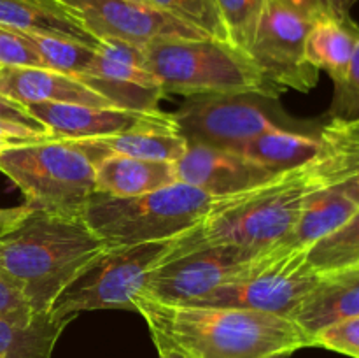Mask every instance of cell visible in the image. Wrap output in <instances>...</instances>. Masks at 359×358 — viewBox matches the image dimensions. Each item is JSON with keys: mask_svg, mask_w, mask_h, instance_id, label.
I'll return each mask as SVG.
<instances>
[{"mask_svg": "<svg viewBox=\"0 0 359 358\" xmlns=\"http://www.w3.org/2000/svg\"><path fill=\"white\" fill-rule=\"evenodd\" d=\"M133 309L146 319L156 346L177 347L191 358H269L311 346L293 319L272 312L170 304L142 291Z\"/></svg>", "mask_w": 359, "mask_h": 358, "instance_id": "obj_1", "label": "cell"}, {"mask_svg": "<svg viewBox=\"0 0 359 358\" xmlns=\"http://www.w3.org/2000/svg\"><path fill=\"white\" fill-rule=\"evenodd\" d=\"M105 248L84 218L32 211L0 230V274L23 293L35 314L44 316L60 291Z\"/></svg>", "mask_w": 359, "mask_h": 358, "instance_id": "obj_2", "label": "cell"}, {"mask_svg": "<svg viewBox=\"0 0 359 358\" xmlns=\"http://www.w3.org/2000/svg\"><path fill=\"white\" fill-rule=\"evenodd\" d=\"M318 186L321 185L312 172L311 161L284 172L269 185L242 193L191 230L172 239L170 249L161 263L207 246L276 248L291 234L305 199Z\"/></svg>", "mask_w": 359, "mask_h": 358, "instance_id": "obj_3", "label": "cell"}, {"mask_svg": "<svg viewBox=\"0 0 359 358\" xmlns=\"http://www.w3.org/2000/svg\"><path fill=\"white\" fill-rule=\"evenodd\" d=\"M237 197H217L177 181L156 192L126 199L93 193L83 218L105 246L170 241Z\"/></svg>", "mask_w": 359, "mask_h": 358, "instance_id": "obj_4", "label": "cell"}, {"mask_svg": "<svg viewBox=\"0 0 359 358\" xmlns=\"http://www.w3.org/2000/svg\"><path fill=\"white\" fill-rule=\"evenodd\" d=\"M147 70L160 81L163 95L216 97L263 95L279 97L251 56L226 41L158 39L144 46Z\"/></svg>", "mask_w": 359, "mask_h": 358, "instance_id": "obj_5", "label": "cell"}, {"mask_svg": "<svg viewBox=\"0 0 359 358\" xmlns=\"http://www.w3.org/2000/svg\"><path fill=\"white\" fill-rule=\"evenodd\" d=\"M0 172L23 192L34 211L83 218L93 193L95 164L69 139L13 144L0 151Z\"/></svg>", "mask_w": 359, "mask_h": 358, "instance_id": "obj_6", "label": "cell"}, {"mask_svg": "<svg viewBox=\"0 0 359 358\" xmlns=\"http://www.w3.org/2000/svg\"><path fill=\"white\" fill-rule=\"evenodd\" d=\"M170 241L107 246L88 262L60 291L49 309L55 319L98 309H133V298L144 290L147 274L160 265Z\"/></svg>", "mask_w": 359, "mask_h": 358, "instance_id": "obj_7", "label": "cell"}, {"mask_svg": "<svg viewBox=\"0 0 359 358\" xmlns=\"http://www.w3.org/2000/svg\"><path fill=\"white\" fill-rule=\"evenodd\" d=\"M280 255H286V251L277 246L270 249L231 244L198 248L154 267L147 274L142 293L161 302L182 304L242 279Z\"/></svg>", "mask_w": 359, "mask_h": 358, "instance_id": "obj_8", "label": "cell"}, {"mask_svg": "<svg viewBox=\"0 0 359 358\" xmlns=\"http://www.w3.org/2000/svg\"><path fill=\"white\" fill-rule=\"evenodd\" d=\"M307 251L297 249L277 256L256 272L182 304L251 309L293 318L302 300L321 279V274L309 263Z\"/></svg>", "mask_w": 359, "mask_h": 358, "instance_id": "obj_9", "label": "cell"}, {"mask_svg": "<svg viewBox=\"0 0 359 358\" xmlns=\"http://www.w3.org/2000/svg\"><path fill=\"white\" fill-rule=\"evenodd\" d=\"M312 23L276 0L265 2L248 55L279 93L287 88L309 91L318 84L319 70L305 60Z\"/></svg>", "mask_w": 359, "mask_h": 358, "instance_id": "obj_10", "label": "cell"}, {"mask_svg": "<svg viewBox=\"0 0 359 358\" xmlns=\"http://www.w3.org/2000/svg\"><path fill=\"white\" fill-rule=\"evenodd\" d=\"M177 130L188 142L238 151L259 133L280 126L248 95L193 97L174 114Z\"/></svg>", "mask_w": 359, "mask_h": 358, "instance_id": "obj_11", "label": "cell"}, {"mask_svg": "<svg viewBox=\"0 0 359 358\" xmlns=\"http://www.w3.org/2000/svg\"><path fill=\"white\" fill-rule=\"evenodd\" d=\"M98 41H123L144 48L158 39H203L202 32L170 14L135 0H58Z\"/></svg>", "mask_w": 359, "mask_h": 358, "instance_id": "obj_12", "label": "cell"}, {"mask_svg": "<svg viewBox=\"0 0 359 358\" xmlns=\"http://www.w3.org/2000/svg\"><path fill=\"white\" fill-rule=\"evenodd\" d=\"M25 107L39 123H42L53 139H93V137L118 135V133L147 128L179 132L174 114L163 111L144 112L119 107L53 104V102H39Z\"/></svg>", "mask_w": 359, "mask_h": 358, "instance_id": "obj_13", "label": "cell"}, {"mask_svg": "<svg viewBox=\"0 0 359 358\" xmlns=\"http://www.w3.org/2000/svg\"><path fill=\"white\" fill-rule=\"evenodd\" d=\"M175 171L181 183L217 197L252 192L280 175L238 151L198 142H188L184 157L175 161Z\"/></svg>", "mask_w": 359, "mask_h": 358, "instance_id": "obj_14", "label": "cell"}, {"mask_svg": "<svg viewBox=\"0 0 359 358\" xmlns=\"http://www.w3.org/2000/svg\"><path fill=\"white\" fill-rule=\"evenodd\" d=\"M0 95L21 105L53 102L114 107L77 76L41 67H0Z\"/></svg>", "mask_w": 359, "mask_h": 358, "instance_id": "obj_15", "label": "cell"}, {"mask_svg": "<svg viewBox=\"0 0 359 358\" xmlns=\"http://www.w3.org/2000/svg\"><path fill=\"white\" fill-rule=\"evenodd\" d=\"M318 137L321 150L311 161L316 179L359 207V118H332Z\"/></svg>", "mask_w": 359, "mask_h": 358, "instance_id": "obj_16", "label": "cell"}, {"mask_svg": "<svg viewBox=\"0 0 359 358\" xmlns=\"http://www.w3.org/2000/svg\"><path fill=\"white\" fill-rule=\"evenodd\" d=\"M354 316H359V267H347L321 274L291 319L307 333L312 346L316 333Z\"/></svg>", "mask_w": 359, "mask_h": 358, "instance_id": "obj_17", "label": "cell"}, {"mask_svg": "<svg viewBox=\"0 0 359 358\" xmlns=\"http://www.w3.org/2000/svg\"><path fill=\"white\" fill-rule=\"evenodd\" d=\"M177 181L175 161L140 160L112 154L95 165L97 193L119 199L156 192Z\"/></svg>", "mask_w": 359, "mask_h": 358, "instance_id": "obj_18", "label": "cell"}, {"mask_svg": "<svg viewBox=\"0 0 359 358\" xmlns=\"http://www.w3.org/2000/svg\"><path fill=\"white\" fill-rule=\"evenodd\" d=\"M0 25L18 32L70 39L95 49L100 46L58 0H0Z\"/></svg>", "mask_w": 359, "mask_h": 358, "instance_id": "obj_19", "label": "cell"}, {"mask_svg": "<svg viewBox=\"0 0 359 358\" xmlns=\"http://www.w3.org/2000/svg\"><path fill=\"white\" fill-rule=\"evenodd\" d=\"M69 140H74L95 165L112 154L140 158V160L177 161L188 150V140L181 133L163 128L133 130L118 135Z\"/></svg>", "mask_w": 359, "mask_h": 358, "instance_id": "obj_20", "label": "cell"}, {"mask_svg": "<svg viewBox=\"0 0 359 358\" xmlns=\"http://www.w3.org/2000/svg\"><path fill=\"white\" fill-rule=\"evenodd\" d=\"M358 28L349 14H326L316 20L309 30L305 60L314 69L325 70L335 83V90L346 81Z\"/></svg>", "mask_w": 359, "mask_h": 358, "instance_id": "obj_21", "label": "cell"}, {"mask_svg": "<svg viewBox=\"0 0 359 358\" xmlns=\"http://www.w3.org/2000/svg\"><path fill=\"white\" fill-rule=\"evenodd\" d=\"M356 211V204L339 190L318 186L305 199L300 218L291 234L277 248L286 253L309 249L323 237L342 227Z\"/></svg>", "mask_w": 359, "mask_h": 358, "instance_id": "obj_22", "label": "cell"}, {"mask_svg": "<svg viewBox=\"0 0 359 358\" xmlns=\"http://www.w3.org/2000/svg\"><path fill=\"white\" fill-rule=\"evenodd\" d=\"M319 150H321L319 137L305 135L277 126L252 137L238 150V153L270 171L283 174L307 165L318 157Z\"/></svg>", "mask_w": 359, "mask_h": 358, "instance_id": "obj_23", "label": "cell"}, {"mask_svg": "<svg viewBox=\"0 0 359 358\" xmlns=\"http://www.w3.org/2000/svg\"><path fill=\"white\" fill-rule=\"evenodd\" d=\"M76 316H39L28 325L0 319V358H51L60 336Z\"/></svg>", "mask_w": 359, "mask_h": 358, "instance_id": "obj_24", "label": "cell"}, {"mask_svg": "<svg viewBox=\"0 0 359 358\" xmlns=\"http://www.w3.org/2000/svg\"><path fill=\"white\" fill-rule=\"evenodd\" d=\"M307 260L319 274L356 265L359 262V207L342 227L309 248Z\"/></svg>", "mask_w": 359, "mask_h": 358, "instance_id": "obj_25", "label": "cell"}, {"mask_svg": "<svg viewBox=\"0 0 359 358\" xmlns=\"http://www.w3.org/2000/svg\"><path fill=\"white\" fill-rule=\"evenodd\" d=\"M34 46L35 53L41 58L42 67L55 72L69 74V76H83L93 63L97 49L83 42L70 39L55 37V35L30 34L21 32Z\"/></svg>", "mask_w": 359, "mask_h": 358, "instance_id": "obj_26", "label": "cell"}, {"mask_svg": "<svg viewBox=\"0 0 359 358\" xmlns=\"http://www.w3.org/2000/svg\"><path fill=\"white\" fill-rule=\"evenodd\" d=\"M146 2L191 28H196L207 37L230 42L216 0H146Z\"/></svg>", "mask_w": 359, "mask_h": 358, "instance_id": "obj_27", "label": "cell"}, {"mask_svg": "<svg viewBox=\"0 0 359 358\" xmlns=\"http://www.w3.org/2000/svg\"><path fill=\"white\" fill-rule=\"evenodd\" d=\"M266 0H216L228 41L248 53Z\"/></svg>", "mask_w": 359, "mask_h": 358, "instance_id": "obj_28", "label": "cell"}, {"mask_svg": "<svg viewBox=\"0 0 359 358\" xmlns=\"http://www.w3.org/2000/svg\"><path fill=\"white\" fill-rule=\"evenodd\" d=\"M312 346L359 358V316L326 326L312 337Z\"/></svg>", "mask_w": 359, "mask_h": 358, "instance_id": "obj_29", "label": "cell"}, {"mask_svg": "<svg viewBox=\"0 0 359 358\" xmlns=\"http://www.w3.org/2000/svg\"><path fill=\"white\" fill-rule=\"evenodd\" d=\"M332 116L333 118L346 119L359 118V28L346 81H344L342 86L335 90V98H333L332 104Z\"/></svg>", "mask_w": 359, "mask_h": 358, "instance_id": "obj_30", "label": "cell"}, {"mask_svg": "<svg viewBox=\"0 0 359 358\" xmlns=\"http://www.w3.org/2000/svg\"><path fill=\"white\" fill-rule=\"evenodd\" d=\"M0 67H42L34 46L21 32L0 25Z\"/></svg>", "mask_w": 359, "mask_h": 358, "instance_id": "obj_31", "label": "cell"}, {"mask_svg": "<svg viewBox=\"0 0 359 358\" xmlns=\"http://www.w3.org/2000/svg\"><path fill=\"white\" fill-rule=\"evenodd\" d=\"M37 318L39 316L30 307L23 293L0 274V319H7L18 325H28Z\"/></svg>", "mask_w": 359, "mask_h": 358, "instance_id": "obj_32", "label": "cell"}, {"mask_svg": "<svg viewBox=\"0 0 359 358\" xmlns=\"http://www.w3.org/2000/svg\"><path fill=\"white\" fill-rule=\"evenodd\" d=\"M276 2L283 4L284 7L311 21L319 20L326 14H349V11L344 9L340 0H276Z\"/></svg>", "mask_w": 359, "mask_h": 358, "instance_id": "obj_33", "label": "cell"}, {"mask_svg": "<svg viewBox=\"0 0 359 358\" xmlns=\"http://www.w3.org/2000/svg\"><path fill=\"white\" fill-rule=\"evenodd\" d=\"M0 119L48 132V130L42 126V123H39L37 119H35L34 116L27 111V107H25V105H21V104H18V102L11 100V98L4 97V95H0Z\"/></svg>", "mask_w": 359, "mask_h": 358, "instance_id": "obj_34", "label": "cell"}, {"mask_svg": "<svg viewBox=\"0 0 359 358\" xmlns=\"http://www.w3.org/2000/svg\"><path fill=\"white\" fill-rule=\"evenodd\" d=\"M49 133L44 130H35L30 126L18 125V123L4 121L0 119V139L9 140L14 144H23V142H37V140L49 139Z\"/></svg>", "mask_w": 359, "mask_h": 358, "instance_id": "obj_35", "label": "cell"}, {"mask_svg": "<svg viewBox=\"0 0 359 358\" xmlns=\"http://www.w3.org/2000/svg\"><path fill=\"white\" fill-rule=\"evenodd\" d=\"M32 211L34 209H30L27 204L18 207H0V230L16 225L18 221H21L25 216H28Z\"/></svg>", "mask_w": 359, "mask_h": 358, "instance_id": "obj_36", "label": "cell"}, {"mask_svg": "<svg viewBox=\"0 0 359 358\" xmlns=\"http://www.w3.org/2000/svg\"><path fill=\"white\" fill-rule=\"evenodd\" d=\"M158 353H160V358H191L189 354L182 353L181 350L172 346H165V344H158Z\"/></svg>", "mask_w": 359, "mask_h": 358, "instance_id": "obj_37", "label": "cell"}, {"mask_svg": "<svg viewBox=\"0 0 359 358\" xmlns=\"http://www.w3.org/2000/svg\"><path fill=\"white\" fill-rule=\"evenodd\" d=\"M354 2H356V0H340V4L344 6V9H347V11L351 9V6H353Z\"/></svg>", "mask_w": 359, "mask_h": 358, "instance_id": "obj_38", "label": "cell"}, {"mask_svg": "<svg viewBox=\"0 0 359 358\" xmlns=\"http://www.w3.org/2000/svg\"><path fill=\"white\" fill-rule=\"evenodd\" d=\"M14 142H9V140H4V139H0V151H4V150H7V147L9 146H13Z\"/></svg>", "mask_w": 359, "mask_h": 358, "instance_id": "obj_39", "label": "cell"}, {"mask_svg": "<svg viewBox=\"0 0 359 358\" xmlns=\"http://www.w3.org/2000/svg\"><path fill=\"white\" fill-rule=\"evenodd\" d=\"M269 358H291L290 353H283V354H273V357H269Z\"/></svg>", "mask_w": 359, "mask_h": 358, "instance_id": "obj_40", "label": "cell"}, {"mask_svg": "<svg viewBox=\"0 0 359 358\" xmlns=\"http://www.w3.org/2000/svg\"><path fill=\"white\" fill-rule=\"evenodd\" d=\"M135 2H142V4H147L146 0H135Z\"/></svg>", "mask_w": 359, "mask_h": 358, "instance_id": "obj_41", "label": "cell"}, {"mask_svg": "<svg viewBox=\"0 0 359 358\" xmlns=\"http://www.w3.org/2000/svg\"><path fill=\"white\" fill-rule=\"evenodd\" d=\"M354 267H359V262H358V263H356V265H354Z\"/></svg>", "mask_w": 359, "mask_h": 358, "instance_id": "obj_42", "label": "cell"}]
</instances>
